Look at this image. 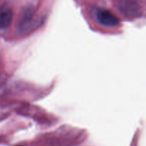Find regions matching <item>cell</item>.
I'll list each match as a JSON object with an SVG mask.
<instances>
[{
	"instance_id": "6da1fadb",
	"label": "cell",
	"mask_w": 146,
	"mask_h": 146,
	"mask_svg": "<svg viewBox=\"0 0 146 146\" xmlns=\"http://www.w3.org/2000/svg\"><path fill=\"white\" fill-rule=\"evenodd\" d=\"M97 20L106 27H113L119 24V19L108 10L99 9L96 12Z\"/></svg>"
},
{
	"instance_id": "7a4b0ae2",
	"label": "cell",
	"mask_w": 146,
	"mask_h": 146,
	"mask_svg": "<svg viewBox=\"0 0 146 146\" xmlns=\"http://www.w3.org/2000/svg\"><path fill=\"white\" fill-rule=\"evenodd\" d=\"M13 19V11L9 7H0V29L8 28Z\"/></svg>"
}]
</instances>
